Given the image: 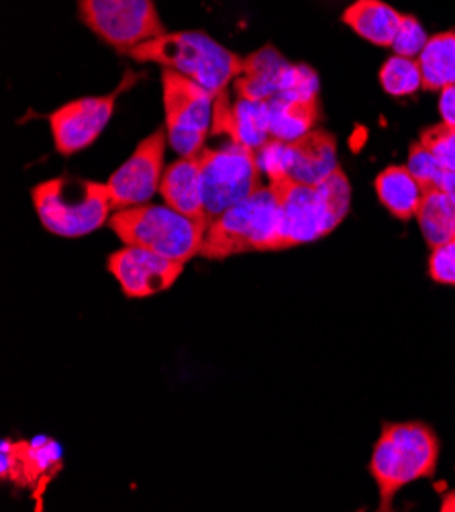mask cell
<instances>
[{
	"mask_svg": "<svg viewBox=\"0 0 455 512\" xmlns=\"http://www.w3.org/2000/svg\"><path fill=\"white\" fill-rule=\"evenodd\" d=\"M278 202V251L329 235L349 213L351 186L341 168L319 184L270 180Z\"/></svg>",
	"mask_w": 455,
	"mask_h": 512,
	"instance_id": "obj_1",
	"label": "cell"
},
{
	"mask_svg": "<svg viewBox=\"0 0 455 512\" xmlns=\"http://www.w3.org/2000/svg\"><path fill=\"white\" fill-rule=\"evenodd\" d=\"M127 56L139 64L172 68L215 96L227 90L241 70V58L235 51L205 31L166 33L133 47Z\"/></svg>",
	"mask_w": 455,
	"mask_h": 512,
	"instance_id": "obj_2",
	"label": "cell"
},
{
	"mask_svg": "<svg viewBox=\"0 0 455 512\" xmlns=\"http://www.w3.org/2000/svg\"><path fill=\"white\" fill-rule=\"evenodd\" d=\"M439 464V439L425 423H386L372 451L370 474L380 492V510L411 482L431 478Z\"/></svg>",
	"mask_w": 455,
	"mask_h": 512,
	"instance_id": "obj_3",
	"label": "cell"
},
{
	"mask_svg": "<svg viewBox=\"0 0 455 512\" xmlns=\"http://www.w3.org/2000/svg\"><path fill=\"white\" fill-rule=\"evenodd\" d=\"M31 198L41 225L49 233L68 239L98 231L115 211L107 182L74 176H60L33 186Z\"/></svg>",
	"mask_w": 455,
	"mask_h": 512,
	"instance_id": "obj_4",
	"label": "cell"
},
{
	"mask_svg": "<svg viewBox=\"0 0 455 512\" xmlns=\"http://www.w3.org/2000/svg\"><path fill=\"white\" fill-rule=\"evenodd\" d=\"M209 219H192L168 204H139L115 211L109 227L123 245L143 247L174 262H190L205 245Z\"/></svg>",
	"mask_w": 455,
	"mask_h": 512,
	"instance_id": "obj_5",
	"label": "cell"
},
{
	"mask_svg": "<svg viewBox=\"0 0 455 512\" xmlns=\"http://www.w3.org/2000/svg\"><path fill=\"white\" fill-rule=\"evenodd\" d=\"M278 227L276 196L262 186L211 221L200 258L219 262L251 251H278Z\"/></svg>",
	"mask_w": 455,
	"mask_h": 512,
	"instance_id": "obj_6",
	"label": "cell"
},
{
	"mask_svg": "<svg viewBox=\"0 0 455 512\" xmlns=\"http://www.w3.org/2000/svg\"><path fill=\"white\" fill-rule=\"evenodd\" d=\"M198 158L202 202L209 221L262 188L264 172L254 149L229 141L223 147H205Z\"/></svg>",
	"mask_w": 455,
	"mask_h": 512,
	"instance_id": "obj_7",
	"label": "cell"
},
{
	"mask_svg": "<svg viewBox=\"0 0 455 512\" xmlns=\"http://www.w3.org/2000/svg\"><path fill=\"white\" fill-rule=\"evenodd\" d=\"M162 96L168 143L180 158L196 156L205 149L213 127L215 94L184 74L162 70Z\"/></svg>",
	"mask_w": 455,
	"mask_h": 512,
	"instance_id": "obj_8",
	"label": "cell"
},
{
	"mask_svg": "<svg viewBox=\"0 0 455 512\" xmlns=\"http://www.w3.org/2000/svg\"><path fill=\"white\" fill-rule=\"evenodd\" d=\"M78 15L119 54L168 33L154 0H78Z\"/></svg>",
	"mask_w": 455,
	"mask_h": 512,
	"instance_id": "obj_9",
	"label": "cell"
},
{
	"mask_svg": "<svg viewBox=\"0 0 455 512\" xmlns=\"http://www.w3.org/2000/svg\"><path fill=\"white\" fill-rule=\"evenodd\" d=\"M168 145V131L166 127L156 129L147 135L129 160L107 180L113 196V209H131L139 204H147L160 192V182L164 176V156Z\"/></svg>",
	"mask_w": 455,
	"mask_h": 512,
	"instance_id": "obj_10",
	"label": "cell"
},
{
	"mask_svg": "<svg viewBox=\"0 0 455 512\" xmlns=\"http://www.w3.org/2000/svg\"><path fill=\"white\" fill-rule=\"evenodd\" d=\"M125 86H129L127 76L113 94L72 100L47 117L56 149L62 156H74V153L90 147L100 137L115 113L117 96Z\"/></svg>",
	"mask_w": 455,
	"mask_h": 512,
	"instance_id": "obj_11",
	"label": "cell"
},
{
	"mask_svg": "<svg viewBox=\"0 0 455 512\" xmlns=\"http://www.w3.org/2000/svg\"><path fill=\"white\" fill-rule=\"evenodd\" d=\"M107 266L125 296L149 298L170 290L182 276L186 264L168 260L164 255L143 247L125 245L111 255Z\"/></svg>",
	"mask_w": 455,
	"mask_h": 512,
	"instance_id": "obj_12",
	"label": "cell"
},
{
	"mask_svg": "<svg viewBox=\"0 0 455 512\" xmlns=\"http://www.w3.org/2000/svg\"><path fill=\"white\" fill-rule=\"evenodd\" d=\"M62 445L49 437L31 441H3L0 449V478L11 480L17 488H37L52 480L64 466Z\"/></svg>",
	"mask_w": 455,
	"mask_h": 512,
	"instance_id": "obj_13",
	"label": "cell"
},
{
	"mask_svg": "<svg viewBox=\"0 0 455 512\" xmlns=\"http://www.w3.org/2000/svg\"><path fill=\"white\" fill-rule=\"evenodd\" d=\"M213 135H229L231 141L241 143L258 151L266 145L270 137V111L268 102L249 100L237 96L235 102L229 100V88L215 96L213 107Z\"/></svg>",
	"mask_w": 455,
	"mask_h": 512,
	"instance_id": "obj_14",
	"label": "cell"
},
{
	"mask_svg": "<svg viewBox=\"0 0 455 512\" xmlns=\"http://www.w3.org/2000/svg\"><path fill=\"white\" fill-rule=\"evenodd\" d=\"M337 168V141L327 131H309L305 137L284 143V172L294 182L319 184Z\"/></svg>",
	"mask_w": 455,
	"mask_h": 512,
	"instance_id": "obj_15",
	"label": "cell"
},
{
	"mask_svg": "<svg viewBox=\"0 0 455 512\" xmlns=\"http://www.w3.org/2000/svg\"><path fill=\"white\" fill-rule=\"evenodd\" d=\"M290 68L292 64L274 45H266L241 58V70L233 80V88L241 98L266 102L284 88Z\"/></svg>",
	"mask_w": 455,
	"mask_h": 512,
	"instance_id": "obj_16",
	"label": "cell"
},
{
	"mask_svg": "<svg viewBox=\"0 0 455 512\" xmlns=\"http://www.w3.org/2000/svg\"><path fill=\"white\" fill-rule=\"evenodd\" d=\"M160 194L166 204L178 213L192 219H207L205 202H202V180H200V158H180L164 170L160 182Z\"/></svg>",
	"mask_w": 455,
	"mask_h": 512,
	"instance_id": "obj_17",
	"label": "cell"
},
{
	"mask_svg": "<svg viewBox=\"0 0 455 512\" xmlns=\"http://www.w3.org/2000/svg\"><path fill=\"white\" fill-rule=\"evenodd\" d=\"M343 23L362 39L390 47L402 21V13L392 9L384 0H356L343 11Z\"/></svg>",
	"mask_w": 455,
	"mask_h": 512,
	"instance_id": "obj_18",
	"label": "cell"
},
{
	"mask_svg": "<svg viewBox=\"0 0 455 512\" xmlns=\"http://www.w3.org/2000/svg\"><path fill=\"white\" fill-rule=\"evenodd\" d=\"M374 188L380 202L400 221H409L417 215L425 194L423 186L415 180L407 166L386 168L378 174Z\"/></svg>",
	"mask_w": 455,
	"mask_h": 512,
	"instance_id": "obj_19",
	"label": "cell"
},
{
	"mask_svg": "<svg viewBox=\"0 0 455 512\" xmlns=\"http://www.w3.org/2000/svg\"><path fill=\"white\" fill-rule=\"evenodd\" d=\"M268 102L270 137L290 143L313 131L319 119V98L290 100L274 96Z\"/></svg>",
	"mask_w": 455,
	"mask_h": 512,
	"instance_id": "obj_20",
	"label": "cell"
},
{
	"mask_svg": "<svg viewBox=\"0 0 455 512\" xmlns=\"http://www.w3.org/2000/svg\"><path fill=\"white\" fill-rule=\"evenodd\" d=\"M415 217L431 249L455 239V200L443 188L425 190Z\"/></svg>",
	"mask_w": 455,
	"mask_h": 512,
	"instance_id": "obj_21",
	"label": "cell"
},
{
	"mask_svg": "<svg viewBox=\"0 0 455 512\" xmlns=\"http://www.w3.org/2000/svg\"><path fill=\"white\" fill-rule=\"evenodd\" d=\"M423 88L431 92H441L447 86L455 84V31H443L431 35L417 58Z\"/></svg>",
	"mask_w": 455,
	"mask_h": 512,
	"instance_id": "obj_22",
	"label": "cell"
},
{
	"mask_svg": "<svg viewBox=\"0 0 455 512\" xmlns=\"http://www.w3.org/2000/svg\"><path fill=\"white\" fill-rule=\"evenodd\" d=\"M380 84L390 96H413L423 88V74L415 58L392 56L380 68Z\"/></svg>",
	"mask_w": 455,
	"mask_h": 512,
	"instance_id": "obj_23",
	"label": "cell"
},
{
	"mask_svg": "<svg viewBox=\"0 0 455 512\" xmlns=\"http://www.w3.org/2000/svg\"><path fill=\"white\" fill-rule=\"evenodd\" d=\"M419 141L433 153L445 172L455 174V127L441 121L423 129Z\"/></svg>",
	"mask_w": 455,
	"mask_h": 512,
	"instance_id": "obj_24",
	"label": "cell"
},
{
	"mask_svg": "<svg viewBox=\"0 0 455 512\" xmlns=\"http://www.w3.org/2000/svg\"><path fill=\"white\" fill-rule=\"evenodd\" d=\"M407 168L415 176V180L423 186V190L439 188L443 178H445V170L441 168L437 158L433 156V153L421 141L411 145Z\"/></svg>",
	"mask_w": 455,
	"mask_h": 512,
	"instance_id": "obj_25",
	"label": "cell"
},
{
	"mask_svg": "<svg viewBox=\"0 0 455 512\" xmlns=\"http://www.w3.org/2000/svg\"><path fill=\"white\" fill-rule=\"evenodd\" d=\"M431 35H427L425 27L421 25V21L413 15H402L400 27L396 31V37L392 41V51L394 56H402V58H419L423 47L427 45Z\"/></svg>",
	"mask_w": 455,
	"mask_h": 512,
	"instance_id": "obj_26",
	"label": "cell"
},
{
	"mask_svg": "<svg viewBox=\"0 0 455 512\" xmlns=\"http://www.w3.org/2000/svg\"><path fill=\"white\" fill-rule=\"evenodd\" d=\"M429 276L437 284L455 286V239L431 249Z\"/></svg>",
	"mask_w": 455,
	"mask_h": 512,
	"instance_id": "obj_27",
	"label": "cell"
},
{
	"mask_svg": "<svg viewBox=\"0 0 455 512\" xmlns=\"http://www.w3.org/2000/svg\"><path fill=\"white\" fill-rule=\"evenodd\" d=\"M439 113L443 123L455 127V84L439 92Z\"/></svg>",
	"mask_w": 455,
	"mask_h": 512,
	"instance_id": "obj_28",
	"label": "cell"
},
{
	"mask_svg": "<svg viewBox=\"0 0 455 512\" xmlns=\"http://www.w3.org/2000/svg\"><path fill=\"white\" fill-rule=\"evenodd\" d=\"M439 188H443L445 192H449V194H451V198L455 200V174L445 172V178H443V182H441V186H439Z\"/></svg>",
	"mask_w": 455,
	"mask_h": 512,
	"instance_id": "obj_29",
	"label": "cell"
},
{
	"mask_svg": "<svg viewBox=\"0 0 455 512\" xmlns=\"http://www.w3.org/2000/svg\"><path fill=\"white\" fill-rule=\"evenodd\" d=\"M441 510H455V492L447 494L441 502Z\"/></svg>",
	"mask_w": 455,
	"mask_h": 512,
	"instance_id": "obj_30",
	"label": "cell"
}]
</instances>
